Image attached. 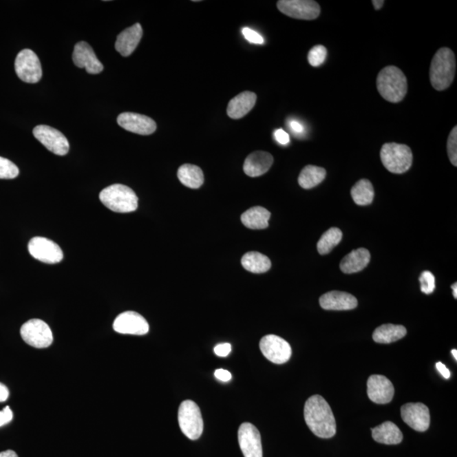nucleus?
I'll use <instances>...</instances> for the list:
<instances>
[{"instance_id":"f257e3e1","label":"nucleus","mask_w":457,"mask_h":457,"mask_svg":"<svg viewBox=\"0 0 457 457\" xmlns=\"http://www.w3.org/2000/svg\"><path fill=\"white\" fill-rule=\"evenodd\" d=\"M304 418L309 429L316 436L332 438L337 434V422L330 405L323 397L312 396L306 401Z\"/></svg>"},{"instance_id":"f03ea898","label":"nucleus","mask_w":457,"mask_h":457,"mask_svg":"<svg viewBox=\"0 0 457 457\" xmlns=\"http://www.w3.org/2000/svg\"><path fill=\"white\" fill-rule=\"evenodd\" d=\"M456 57L448 47H442L434 54L430 66V82L437 91H443L451 86L456 73Z\"/></svg>"},{"instance_id":"7ed1b4c3","label":"nucleus","mask_w":457,"mask_h":457,"mask_svg":"<svg viewBox=\"0 0 457 457\" xmlns=\"http://www.w3.org/2000/svg\"><path fill=\"white\" fill-rule=\"evenodd\" d=\"M377 88L386 101L399 103L407 93V77L396 66H387L379 73Z\"/></svg>"},{"instance_id":"20e7f679","label":"nucleus","mask_w":457,"mask_h":457,"mask_svg":"<svg viewBox=\"0 0 457 457\" xmlns=\"http://www.w3.org/2000/svg\"><path fill=\"white\" fill-rule=\"evenodd\" d=\"M102 204L114 212H134L138 207V198L130 187L116 184L103 190L99 194Z\"/></svg>"},{"instance_id":"39448f33","label":"nucleus","mask_w":457,"mask_h":457,"mask_svg":"<svg viewBox=\"0 0 457 457\" xmlns=\"http://www.w3.org/2000/svg\"><path fill=\"white\" fill-rule=\"evenodd\" d=\"M383 164L394 174H403L411 168L414 156L410 149L405 145L385 143L381 152Z\"/></svg>"},{"instance_id":"423d86ee","label":"nucleus","mask_w":457,"mask_h":457,"mask_svg":"<svg viewBox=\"0 0 457 457\" xmlns=\"http://www.w3.org/2000/svg\"><path fill=\"white\" fill-rule=\"evenodd\" d=\"M180 429L191 440L200 438L204 431V420L200 408L193 401L187 400L180 404L178 412Z\"/></svg>"},{"instance_id":"0eeeda50","label":"nucleus","mask_w":457,"mask_h":457,"mask_svg":"<svg viewBox=\"0 0 457 457\" xmlns=\"http://www.w3.org/2000/svg\"><path fill=\"white\" fill-rule=\"evenodd\" d=\"M23 341L33 348H49L53 343V333L47 324L41 319H31L21 328Z\"/></svg>"},{"instance_id":"6e6552de","label":"nucleus","mask_w":457,"mask_h":457,"mask_svg":"<svg viewBox=\"0 0 457 457\" xmlns=\"http://www.w3.org/2000/svg\"><path fill=\"white\" fill-rule=\"evenodd\" d=\"M14 68L18 77L27 83H36L42 78L41 63L38 55L31 50H23L18 54Z\"/></svg>"},{"instance_id":"1a4fd4ad","label":"nucleus","mask_w":457,"mask_h":457,"mask_svg":"<svg viewBox=\"0 0 457 457\" xmlns=\"http://www.w3.org/2000/svg\"><path fill=\"white\" fill-rule=\"evenodd\" d=\"M279 11L286 16L298 20H315L320 14V6L312 0H279Z\"/></svg>"},{"instance_id":"9d476101","label":"nucleus","mask_w":457,"mask_h":457,"mask_svg":"<svg viewBox=\"0 0 457 457\" xmlns=\"http://www.w3.org/2000/svg\"><path fill=\"white\" fill-rule=\"evenodd\" d=\"M33 135L51 153L60 156L68 153L70 149L68 140L56 129L49 125H40L33 129Z\"/></svg>"},{"instance_id":"9b49d317","label":"nucleus","mask_w":457,"mask_h":457,"mask_svg":"<svg viewBox=\"0 0 457 457\" xmlns=\"http://www.w3.org/2000/svg\"><path fill=\"white\" fill-rule=\"evenodd\" d=\"M259 346L263 355L275 364L288 362L293 353L289 343L275 334L262 338Z\"/></svg>"},{"instance_id":"f8f14e48","label":"nucleus","mask_w":457,"mask_h":457,"mask_svg":"<svg viewBox=\"0 0 457 457\" xmlns=\"http://www.w3.org/2000/svg\"><path fill=\"white\" fill-rule=\"evenodd\" d=\"M28 251L35 259L49 264L60 263L64 257L60 246L45 237H33L29 242Z\"/></svg>"},{"instance_id":"ddd939ff","label":"nucleus","mask_w":457,"mask_h":457,"mask_svg":"<svg viewBox=\"0 0 457 457\" xmlns=\"http://www.w3.org/2000/svg\"><path fill=\"white\" fill-rule=\"evenodd\" d=\"M238 442L244 457H263L260 433L252 423H244L240 426Z\"/></svg>"},{"instance_id":"4468645a","label":"nucleus","mask_w":457,"mask_h":457,"mask_svg":"<svg viewBox=\"0 0 457 457\" xmlns=\"http://www.w3.org/2000/svg\"><path fill=\"white\" fill-rule=\"evenodd\" d=\"M113 328L117 333L124 334L145 335L149 331L147 320L134 311L121 313L114 320Z\"/></svg>"},{"instance_id":"2eb2a0df","label":"nucleus","mask_w":457,"mask_h":457,"mask_svg":"<svg viewBox=\"0 0 457 457\" xmlns=\"http://www.w3.org/2000/svg\"><path fill=\"white\" fill-rule=\"evenodd\" d=\"M401 418L418 432H425L430 425L429 409L423 403H407L401 409Z\"/></svg>"},{"instance_id":"dca6fc26","label":"nucleus","mask_w":457,"mask_h":457,"mask_svg":"<svg viewBox=\"0 0 457 457\" xmlns=\"http://www.w3.org/2000/svg\"><path fill=\"white\" fill-rule=\"evenodd\" d=\"M117 123L125 130L143 136L153 134L157 129L156 121L150 117L136 113L120 114L117 118Z\"/></svg>"},{"instance_id":"f3484780","label":"nucleus","mask_w":457,"mask_h":457,"mask_svg":"<svg viewBox=\"0 0 457 457\" xmlns=\"http://www.w3.org/2000/svg\"><path fill=\"white\" fill-rule=\"evenodd\" d=\"M395 389L389 379L383 375H372L368 381V396L374 403L387 404L392 401Z\"/></svg>"},{"instance_id":"a211bd4d","label":"nucleus","mask_w":457,"mask_h":457,"mask_svg":"<svg viewBox=\"0 0 457 457\" xmlns=\"http://www.w3.org/2000/svg\"><path fill=\"white\" fill-rule=\"evenodd\" d=\"M73 62L77 67L85 68L89 74H99L104 70V65L98 61L92 47L86 42H79L74 47Z\"/></svg>"},{"instance_id":"6ab92c4d","label":"nucleus","mask_w":457,"mask_h":457,"mask_svg":"<svg viewBox=\"0 0 457 457\" xmlns=\"http://www.w3.org/2000/svg\"><path fill=\"white\" fill-rule=\"evenodd\" d=\"M320 306L326 310L346 311L357 307V298L352 295L333 290L323 294L319 299Z\"/></svg>"},{"instance_id":"aec40b11","label":"nucleus","mask_w":457,"mask_h":457,"mask_svg":"<svg viewBox=\"0 0 457 457\" xmlns=\"http://www.w3.org/2000/svg\"><path fill=\"white\" fill-rule=\"evenodd\" d=\"M142 36V25L136 23L125 29L117 36L116 50L123 56L127 57L134 52Z\"/></svg>"},{"instance_id":"412c9836","label":"nucleus","mask_w":457,"mask_h":457,"mask_svg":"<svg viewBox=\"0 0 457 457\" xmlns=\"http://www.w3.org/2000/svg\"><path fill=\"white\" fill-rule=\"evenodd\" d=\"M273 163L274 158L270 153L257 151L246 158L243 169L245 174L250 177L261 176L270 171Z\"/></svg>"},{"instance_id":"4be33fe9","label":"nucleus","mask_w":457,"mask_h":457,"mask_svg":"<svg viewBox=\"0 0 457 457\" xmlns=\"http://www.w3.org/2000/svg\"><path fill=\"white\" fill-rule=\"evenodd\" d=\"M257 95L253 92H243V93L235 96L228 103L227 107V114L231 119H242L253 109L256 105Z\"/></svg>"},{"instance_id":"5701e85b","label":"nucleus","mask_w":457,"mask_h":457,"mask_svg":"<svg viewBox=\"0 0 457 457\" xmlns=\"http://www.w3.org/2000/svg\"><path fill=\"white\" fill-rule=\"evenodd\" d=\"M370 253L365 248L353 250L342 259L341 270L345 274H354L364 270L370 264Z\"/></svg>"},{"instance_id":"b1692460","label":"nucleus","mask_w":457,"mask_h":457,"mask_svg":"<svg viewBox=\"0 0 457 457\" xmlns=\"http://www.w3.org/2000/svg\"><path fill=\"white\" fill-rule=\"evenodd\" d=\"M372 437L378 443L385 445H398L403 440V434L399 427L390 421L372 429Z\"/></svg>"},{"instance_id":"393cba45","label":"nucleus","mask_w":457,"mask_h":457,"mask_svg":"<svg viewBox=\"0 0 457 457\" xmlns=\"http://www.w3.org/2000/svg\"><path fill=\"white\" fill-rule=\"evenodd\" d=\"M271 213L263 207H253L246 210L241 217L242 222L252 230H263L268 226Z\"/></svg>"},{"instance_id":"a878e982","label":"nucleus","mask_w":457,"mask_h":457,"mask_svg":"<svg viewBox=\"0 0 457 457\" xmlns=\"http://www.w3.org/2000/svg\"><path fill=\"white\" fill-rule=\"evenodd\" d=\"M407 329L403 326L396 324H383L374 330L373 339L379 344H390L401 340L407 335Z\"/></svg>"},{"instance_id":"bb28decb","label":"nucleus","mask_w":457,"mask_h":457,"mask_svg":"<svg viewBox=\"0 0 457 457\" xmlns=\"http://www.w3.org/2000/svg\"><path fill=\"white\" fill-rule=\"evenodd\" d=\"M180 182L191 189H198L204 182V172L197 165L186 164L182 165L177 172Z\"/></svg>"},{"instance_id":"cd10ccee","label":"nucleus","mask_w":457,"mask_h":457,"mask_svg":"<svg viewBox=\"0 0 457 457\" xmlns=\"http://www.w3.org/2000/svg\"><path fill=\"white\" fill-rule=\"evenodd\" d=\"M242 266L245 270L254 274H263L270 270L271 261L267 256L257 252L246 253L242 259Z\"/></svg>"},{"instance_id":"c85d7f7f","label":"nucleus","mask_w":457,"mask_h":457,"mask_svg":"<svg viewBox=\"0 0 457 457\" xmlns=\"http://www.w3.org/2000/svg\"><path fill=\"white\" fill-rule=\"evenodd\" d=\"M326 177V171L315 165H307L302 169L298 183L304 189H312L319 185Z\"/></svg>"},{"instance_id":"c756f323","label":"nucleus","mask_w":457,"mask_h":457,"mask_svg":"<svg viewBox=\"0 0 457 457\" xmlns=\"http://www.w3.org/2000/svg\"><path fill=\"white\" fill-rule=\"evenodd\" d=\"M351 195L353 201L357 205H370L373 202L374 198L373 184L367 179L360 180L352 187Z\"/></svg>"},{"instance_id":"7c9ffc66","label":"nucleus","mask_w":457,"mask_h":457,"mask_svg":"<svg viewBox=\"0 0 457 457\" xmlns=\"http://www.w3.org/2000/svg\"><path fill=\"white\" fill-rule=\"evenodd\" d=\"M341 239L342 232L340 228H330L324 232L321 238L319 239L317 249L321 255H326L341 242Z\"/></svg>"},{"instance_id":"2f4dec72","label":"nucleus","mask_w":457,"mask_h":457,"mask_svg":"<svg viewBox=\"0 0 457 457\" xmlns=\"http://www.w3.org/2000/svg\"><path fill=\"white\" fill-rule=\"evenodd\" d=\"M19 176V169L7 158L0 157V179H14Z\"/></svg>"},{"instance_id":"473e14b6","label":"nucleus","mask_w":457,"mask_h":457,"mask_svg":"<svg viewBox=\"0 0 457 457\" xmlns=\"http://www.w3.org/2000/svg\"><path fill=\"white\" fill-rule=\"evenodd\" d=\"M327 57V49L323 45H317L312 47L308 53V62L312 66L321 65L326 61Z\"/></svg>"},{"instance_id":"72a5a7b5","label":"nucleus","mask_w":457,"mask_h":457,"mask_svg":"<svg viewBox=\"0 0 457 457\" xmlns=\"http://www.w3.org/2000/svg\"><path fill=\"white\" fill-rule=\"evenodd\" d=\"M420 284H421V290L427 295L434 293L436 289V278L432 273L429 271H423L419 277Z\"/></svg>"},{"instance_id":"f704fd0d","label":"nucleus","mask_w":457,"mask_h":457,"mask_svg":"<svg viewBox=\"0 0 457 457\" xmlns=\"http://www.w3.org/2000/svg\"><path fill=\"white\" fill-rule=\"evenodd\" d=\"M447 152L449 160L454 167H457V127L452 129L449 135L447 142Z\"/></svg>"},{"instance_id":"c9c22d12","label":"nucleus","mask_w":457,"mask_h":457,"mask_svg":"<svg viewBox=\"0 0 457 457\" xmlns=\"http://www.w3.org/2000/svg\"><path fill=\"white\" fill-rule=\"evenodd\" d=\"M242 34L248 42L253 44H263L264 43L263 36L259 32L249 28H242Z\"/></svg>"},{"instance_id":"e433bc0d","label":"nucleus","mask_w":457,"mask_h":457,"mask_svg":"<svg viewBox=\"0 0 457 457\" xmlns=\"http://www.w3.org/2000/svg\"><path fill=\"white\" fill-rule=\"evenodd\" d=\"M13 418V412L9 407L3 408L0 411V427L7 425Z\"/></svg>"},{"instance_id":"4c0bfd02","label":"nucleus","mask_w":457,"mask_h":457,"mask_svg":"<svg viewBox=\"0 0 457 457\" xmlns=\"http://www.w3.org/2000/svg\"><path fill=\"white\" fill-rule=\"evenodd\" d=\"M231 352V346L228 343H224V344H219L215 348V353L217 356L220 357H226Z\"/></svg>"},{"instance_id":"58836bf2","label":"nucleus","mask_w":457,"mask_h":457,"mask_svg":"<svg viewBox=\"0 0 457 457\" xmlns=\"http://www.w3.org/2000/svg\"><path fill=\"white\" fill-rule=\"evenodd\" d=\"M275 136L276 141H277L279 145H287L290 142V136L287 132L283 131L282 129H279L275 132Z\"/></svg>"},{"instance_id":"ea45409f","label":"nucleus","mask_w":457,"mask_h":457,"mask_svg":"<svg viewBox=\"0 0 457 457\" xmlns=\"http://www.w3.org/2000/svg\"><path fill=\"white\" fill-rule=\"evenodd\" d=\"M215 377L222 382L230 381L232 376L230 372L224 370H217L215 373Z\"/></svg>"},{"instance_id":"a19ab883","label":"nucleus","mask_w":457,"mask_h":457,"mask_svg":"<svg viewBox=\"0 0 457 457\" xmlns=\"http://www.w3.org/2000/svg\"><path fill=\"white\" fill-rule=\"evenodd\" d=\"M436 368L438 372H440V374L443 376V377L445 379H449L451 377V372L448 370L447 367H445V365L438 362L436 363Z\"/></svg>"},{"instance_id":"79ce46f5","label":"nucleus","mask_w":457,"mask_h":457,"mask_svg":"<svg viewBox=\"0 0 457 457\" xmlns=\"http://www.w3.org/2000/svg\"><path fill=\"white\" fill-rule=\"evenodd\" d=\"M290 127L291 130H293L294 132H296V134H301L304 131V125H302L300 123H298L297 120H291L290 123Z\"/></svg>"},{"instance_id":"37998d69","label":"nucleus","mask_w":457,"mask_h":457,"mask_svg":"<svg viewBox=\"0 0 457 457\" xmlns=\"http://www.w3.org/2000/svg\"><path fill=\"white\" fill-rule=\"evenodd\" d=\"M10 396V392L8 388L5 385L0 383V403H3Z\"/></svg>"},{"instance_id":"c03bdc74","label":"nucleus","mask_w":457,"mask_h":457,"mask_svg":"<svg viewBox=\"0 0 457 457\" xmlns=\"http://www.w3.org/2000/svg\"><path fill=\"white\" fill-rule=\"evenodd\" d=\"M0 457H18L16 452L8 449V451L0 452Z\"/></svg>"},{"instance_id":"a18cd8bd","label":"nucleus","mask_w":457,"mask_h":457,"mask_svg":"<svg viewBox=\"0 0 457 457\" xmlns=\"http://www.w3.org/2000/svg\"><path fill=\"white\" fill-rule=\"evenodd\" d=\"M372 3H373L375 10H379L382 8L383 6H384L385 1H383V0H381V1H379V0H374Z\"/></svg>"},{"instance_id":"49530a36","label":"nucleus","mask_w":457,"mask_h":457,"mask_svg":"<svg viewBox=\"0 0 457 457\" xmlns=\"http://www.w3.org/2000/svg\"><path fill=\"white\" fill-rule=\"evenodd\" d=\"M453 290V296H454L455 299L457 298V283L453 284L451 286Z\"/></svg>"},{"instance_id":"de8ad7c7","label":"nucleus","mask_w":457,"mask_h":457,"mask_svg":"<svg viewBox=\"0 0 457 457\" xmlns=\"http://www.w3.org/2000/svg\"><path fill=\"white\" fill-rule=\"evenodd\" d=\"M452 355L454 356L455 360L457 361V351L456 350H452L451 351Z\"/></svg>"}]
</instances>
